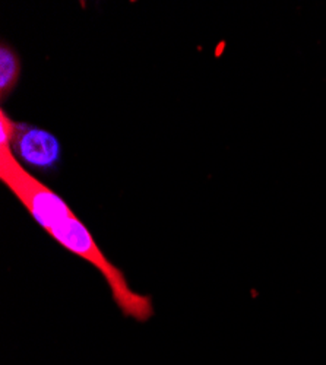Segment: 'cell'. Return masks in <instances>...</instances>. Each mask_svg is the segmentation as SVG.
I'll return each instance as SVG.
<instances>
[{"label":"cell","instance_id":"obj_3","mask_svg":"<svg viewBox=\"0 0 326 365\" xmlns=\"http://www.w3.org/2000/svg\"><path fill=\"white\" fill-rule=\"evenodd\" d=\"M21 76V60L12 47H0V98L5 101L16 88Z\"/></svg>","mask_w":326,"mask_h":365},{"label":"cell","instance_id":"obj_1","mask_svg":"<svg viewBox=\"0 0 326 365\" xmlns=\"http://www.w3.org/2000/svg\"><path fill=\"white\" fill-rule=\"evenodd\" d=\"M0 180L53 240L101 273L123 316L142 323L154 316L151 297L131 288L125 273L107 259L66 200L29 173L5 145H0Z\"/></svg>","mask_w":326,"mask_h":365},{"label":"cell","instance_id":"obj_4","mask_svg":"<svg viewBox=\"0 0 326 365\" xmlns=\"http://www.w3.org/2000/svg\"><path fill=\"white\" fill-rule=\"evenodd\" d=\"M19 123L14 121L5 110H0V145L12 148L18 133Z\"/></svg>","mask_w":326,"mask_h":365},{"label":"cell","instance_id":"obj_2","mask_svg":"<svg viewBox=\"0 0 326 365\" xmlns=\"http://www.w3.org/2000/svg\"><path fill=\"white\" fill-rule=\"evenodd\" d=\"M14 154L25 167L50 171L56 170L62 160V146L49 130L37 126L19 125L14 140Z\"/></svg>","mask_w":326,"mask_h":365}]
</instances>
